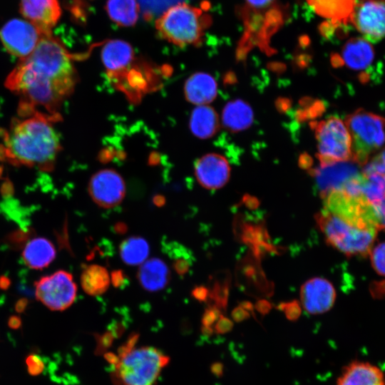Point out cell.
<instances>
[{
  "label": "cell",
  "mask_w": 385,
  "mask_h": 385,
  "mask_svg": "<svg viewBox=\"0 0 385 385\" xmlns=\"http://www.w3.org/2000/svg\"><path fill=\"white\" fill-rule=\"evenodd\" d=\"M76 82L69 53L50 34L43 36L34 50L20 59L6 86L21 96L22 115H31L40 106L51 115L73 92Z\"/></svg>",
  "instance_id": "obj_1"
},
{
  "label": "cell",
  "mask_w": 385,
  "mask_h": 385,
  "mask_svg": "<svg viewBox=\"0 0 385 385\" xmlns=\"http://www.w3.org/2000/svg\"><path fill=\"white\" fill-rule=\"evenodd\" d=\"M24 118L13 123L4 135L2 157L16 165L51 170L61 149L53 116L36 112Z\"/></svg>",
  "instance_id": "obj_2"
},
{
  "label": "cell",
  "mask_w": 385,
  "mask_h": 385,
  "mask_svg": "<svg viewBox=\"0 0 385 385\" xmlns=\"http://www.w3.org/2000/svg\"><path fill=\"white\" fill-rule=\"evenodd\" d=\"M137 339V334L131 335L117 356L106 355L113 366L111 378L115 385H154L169 362V357L156 348L135 347Z\"/></svg>",
  "instance_id": "obj_3"
},
{
  "label": "cell",
  "mask_w": 385,
  "mask_h": 385,
  "mask_svg": "<svg viewBox=\"0 0 385 385\" xmlns=\"http://www.w3.org/2000/svg\"><path fill=\"white\" fill-rule=\"evenodd\" d=\"M210 23L201 9L183 2L168 9L156 20L155 29L163 39L184 47L200 44Z\"/></svg>",
  "instance_id": "obj_4"
},
{
  "label": "cell",
  "mask_w": 385,
  "mask_h": 385,
  "mask_svg": "<svg viewBox=\"0 0 385 385\" xmlns=\"http://www.w3.org/2000/svg\"><path fill=\"white\" fill-rule=\"evenodd\" d=\"M326 242L346 256L370 253L377 232L356 226L324 209L314 216Z\"/></svg>",
  "instance_id": "obj_5"
},
{
  "label": "cell",
  "mask_w": 385,
  "mask_h": 385,
  "mask_svg": "<svg viewBox=\"0 0 385 385\" xmlns=\"http://www.w3.org/2000/svg\"><path fill=\"white\" fill-rule=\"evenodd\" d=\"M344 123L351 138V161L364 165L385 143V118L359 108Z\"/></svg>",
  "instance_id": "obj_6"
},
{
  "label": "cell",
  "mask_w": 385,
  "mask_h": 385,
  "mask_svg": "<svg viewBox=\"0 0 385 385\" xmlns=\"http://www.w3.org/2000/svg\"><path fill=\"white\" fill-rule=\"evenodd\" d=\"M320 166L351 161V138L345 123L331 116L312 126Z\"/></svg>",
  "instance_id": "obj_7"
},
{
  "label": "cell",
  "mask_w": 385,
  "mask_h": 385,
  "mask_svg": "<svg viewBox=\"0 0 385 385\" xmlns=\"http://www.w3.org/2000/svg\"><path fill=\"white\" fill-rule=\"evenodd\" d=\"M36 297L52 311L68 308L76 297L77 286L71 273L58 270L35 283Z\"/></svg>",
  "instance_id": "obj_8"
},
{
  "label": "cell",
  "mask_w": 385,
  "mask_h": 385,
  "mask_svg": "<svg viewBox=\"0 0 385 385\" xmlns=\"http://www.w3.org/2000/svg\"><path fill=\"white\" fill-rule=\"evenodd\" d=\"M43 36L36 26L26 19H11L0 29V40L5 49L20 59L34 50Z\"/></svg>",
  "instance_id": "obj_9"
},
{
  "label": "cell",
  "mask_w": 385,
  "mask_h": 385,
  "mask_svg": "<svg viewBox=\"0 0 385 385\" xmlns=\"http://www.w3.org/2000/svg\"><path fill=\"white\" fill-rule=\"evenodd\" d=\"M356 29L369 42L385 37V0H356L351 14Z\"/></svg>",
  "instance_id": "obj_10"
},
{
  "label": "cell",
  "mask_w": 385,
  "mask_h": 385,
  "mask_svg": "<svg viewBox=\"0 0 385 385\" xmlns=\"http://www.w3.org/2000/svg\"><path fill=\"white\" fill-rule=\"evenodd\" d=\"M92 200L103 208L114 207L121 203L125 195L122 176L113 169H103L93 174L88 183Z\"/></svg>",
  "instance_id": "obj_11"
},
{
  "label": "cell",
  "mask_w": 385,
  "mask_h": 385,
  "mask_svg": "<svg viewBox=\"0 0 385 385\" xmlns=\"http://www.w3.org/2000/svg\"><path fill=\"white\" fill-rule=\"evenodd\" d=\"M300 302L303 309L311 314L328 312L336 299V291L332 284L323 277H313L301 287Z\"/></svg>",
  "instance_id": "obj_12"
},
{
  "label": "cell",
  "mask_w": 385,
  "mask_h": 385,
  "mask_svg": "<svg viewBox=\"0 0 385 385\" xmlns=\"http://www.w3.org/2000/svg\"><path fill=\"white\" fill-rule=\"evenodd\" d=\"M195 175L201 186L207 190H217L225 186L230 176L227 160L217 153H208L195 163Z\"/></svg>",
  "instance_id": "obj_13"
},
{
  "label": "cell",
  "mask_w": 385,
  "mask_h": 385,
  "mask_svg": "<svg viewBox=\"0 0 385 385\" xmlns=\"http://www.w3.org/2000/svg\"><path fill=\"white\" fill-rule=\"evenodd\" d=\"M20 12L43 35H50L61 17V9L58 0H20Z\"/></svg>",
  "instance_id": "obj_14"
},
{
  "label": "cell",
  "mask_w": 385,
  "mask_h": 385,
  "mask_svg": "<svg viewBox=\"0 0 385 385\" xmlns=\"http://www.w3.org/2000/svg\"><path fill=\"white\" fill-rule=\"evenodd\" d=\"M361 173L354 162L346 161L320 166L313 170L321 189V195L332 190L342 188L346 181Z\"/></svg>",
  "instance_id": "obj_15"
},
{
  "label": "cell",
  "mask_w": 385,
  "mask_h": 385,
  "mask_svg": "<svg viewBox=\"0 0 385 385\" xmlns=\"http://www.w3.org/2000/svg\"><path fill=\"white\" fill-rule=\"evenodd\" d=\"M184 94L186 100L192 104L207 105L217 96V81L207 73L196 72L186 80Z\"/></svg>",
  "instance_id": "obj_16"
},
{
  "label": "cell",
  "mask_w": 385,
  "mask_h": 385,
  "mask_svg": "<svg viewBox=\"0 0 385 385\" xmlns=\"http://www.w3.org/2000/svg\"><path fill=\"white\" fill-rule=\"evenodd\" d=\"M337 385H385V379L377 366L354 361L344 367Z\"/></svg>",
  "instance_id": "obj_17"
},
{
  "label": "cell",
  "mask_w": 385,
  "mask_h": 385,
  "mask_svg": "<svg viewBox=\"0 0 385 385\" xmlns=\"http://www.w3.org/2000/svg\"><path fill=\"white\" fill-rule=\"evenodd\" d=\"M339 57L342 66L346 65L354 71H365L371 67L374 60V51L365 38H353L343 46Z\"/></svg>",
  "instance_id": "obj_18"
},
{
  "label": "cell",
  "mask_w": 385,
  "mask_h": 385,
  "mask_svg": "<svg viewBox=\"0 0 385 385\" xmlns=\"http://www.w3.org/2000/svg\"><path fill=\"white\" fill-rule=\"evenodd\" d=\"M134 58L133 49L130 43L120 39L106 43L101 50V59L109 74L114 76L124 71Z\"/></svg>",
  "instance_id": "obj_19"
},
{
  "label": "cell",
  "mask_w": 385,
  "mask_h": 385,
  "mask_svg": "<svg viewBox=\"0 0 385 385\" xmlns=\"http://www.w3.org/2000/svg\"><path fill=\"white\" fill-rule=\"evenodd\" d=\"M138 280L141 287L150 292L163 289L170 279V270L162 260L154 257L145 260L138 269Z\"/></svg>",
  "instance_id": "obj_20"
},
{
  "label": "cell",
  "mask_w": 385,
  "mask_h": 385,
  "mask_svg": "<svg viewBox=\"0 0 385 385\" xmlns=\"http://www.w3.org/2000/svg\"><path fill=\"white\" fill-rule=\"evenodd\" d=\"M254 120L253 111L246 101L236 99L229 101L222 114L223 126L230 132L237 133L249 128Z\"/></svg>",
  "instance_id": "obj_21"
},
{
  "label": "cell",
  "mask_w": 385,
  "mask_h": 385,
  "mask_svg": "<svg viewBox=\"0 0 385 385\" xmlns=\"http://www.w3.org/2000/svg\"><path fill=\"white\" fill-rule=\"evenodd\" d=\"M189 127L197 138H210L219 130L218 115L214 108L207 105L197 106L190 115Z\"/></svg>",
  "instance_id": "obj_22"
},
{
  "label": "cell",
  "mask_w": 385,
  "mask_h": 385,
  "mask_svg": "<svg viewBox=\"0 0 385 385\" xmlns=\"http://www.w3.org/2000/svg\"><path fill=\"white\" fill-rule=\"evenodd\" d=\"M56 255V249L51 241L44 237H36L26 245L22 257L27 266L41 270L49 265Z\"/></svg>",
  "instance_id": "obj_23"
},
{
  "label": "cell",
  "mask_w": 385,
  "mask_h": 385,
  "mask_svg": "<svg viewBox=\"0 0 385 385\" xmlns=\"http://www.w3.org/2000/svg\"><path fill=\"white\" fill-rule=\"evenodd\" d=\"M106 10L115 24L131 26L138 20L140 6L137 0H107Z\"/></svg>",
  "instance_id": "obj_24"
},
{
  "label": "cell",
  "mask_w": 385,
  "mask_h": 385,
  "mask_svg": "<svg viewBox=\"0 0 385 385\" xmlns=\"http://www.w3.org/2000/svg\"><path fill=\"white\" fill-rule=\"evenodd\" d=\"M110 283L111 277L108 270L98 265L86 266L81 275V284L83 291L91 296L105 293Z\"/></svg>",
  "instance_id": "obj_25"
},
{
  "label": "cell",
  "mask_w": 385,
  "mask_h": 385,
  "mask_svg": "<svg viewBox=\"0 0 385 385\" xmlns=\"http://www.w3.org/2000/svg\"><path fill=\"white\" fill-rule=\"evenodd\" d=\"M120 256L128 265H138L147 259L150 247L143 237L133 236L124 240L120 245Z\"/></svg>",
  "instance_id": "obj_26"
},
{
  "label": "cell",
  "mask_w": 385,
  "mask_h": 385,
  "mask_svg": "<svg viewBox=\"0 0 385 385\" xmlns=\"http://www.w3.org/2000/svg\"><path fill=\"white\" fill-rule=\"evenodd\" d=\"M317 13L332 20L346 19L351 16L355 0H308Z\"/></svg>",
  "instance_id": "obj_27"
},
{
  "label": "cell",
  "mask_w": 385,
  "mask_h": 385,
  "mask_svg": "<svg viewBox=\"0 0 385 385\" xmlns=\"http://www.w3.org/2000/svg\"><path fill=\"white\" fill-rule=\"evenodd\" d=\"M371 265L375 271L385 277V242H381L370 251Z\"/></svg>",
  "instance_id": "obj_28"
},
{
  "label": "cell",
  "mask_w": 385,
  "mask_h": 385,
  "mask_svg": "<svg viewBox=\"0 0 385 385\" xmlns=\"http://www.w3.org/2000/svg\"><path fill=\"white\" fill-rule=\"evenodd\" d=\"M277 309L283 312L286 318L292 322L297 321L302 313V307L297 300L282 302Z\"/></svg>",
  "instance_id": "obj_29"
},
{
  "label": "cell",
  "mask_w": 385,
  "mask_h": 385,
  "mask_svg": "<svg viewBox=\"0 0 385 385\" xmlns=\"http://www.w3.org/2000/svg\"><path fill=\"white\" fill-rule=\"evenodd\" d=\"M26 364L29 374L34 376L42 374L46 369V364L43 359L34 353L27 356L26 358Z\"/></svg>",
  "instance_id": "obj_30"
},
{
  "label": "cell",
  "mask_w": 385,
  "mask_h": 385,
  "mask_svg": "<svg viewBox=\"0 0 385 385\" xmlns=\"http://www.w3.org/2000/svg\"><path fill=\"white\" fill-rule=\"evenodd\" d=\"M221 314V310L213 304L207 307L202 317V327L213 329L212 326Z\"/></svg>",
  "instance_id": "obj_31"
},
{
  "label": "cell",
  "mask_w": 385,
  "mask_h": 385,
  "mask_svg": "<svg viewBox=\"0 0 385 385\" xmlns=\"http://www.w3.org/2000/svg\"><path fill=\"white\" fill-rule=\"evenodd\" d=\"M233 326V322L230 319L221 314L214 324L213 329L217 334H224L230 332Z\"/></svg>",
  "instance_id": "obj_32"
},
{
  "label": "cell",
  "mask_w": 385,
  "mask_h": 385,
  "mask_svg": "<svg viewBox=\"0 0 385 385\" xmlns=\"http://www.w3.org/2000/svg\"><path fill=\"white\" fill-rule=\"evenodd\" d=\"M111 282L115 288H125L128 284V279L123 270H115L111 272Z\"/></svg>",
  "instance_id": "obj_33"
},
{
  "label": "cell",
  "mask_w": 385,
  "mask_h": 385,
  "mask_svg": "<svg viewBox=\"0 0 385 385\" xmlns=\"http://www.w3.org/2000/svg\"><path fill=\"white\" fill-rule=\"evenodd\" d=\"M274 0H245L246 9L252 11H265L271 6Z\"/></svg>",
  "instance_id": "obj_34"
},
{
  "label": "cell",
  "mask_w": 385,
  "mask_h": 385,
  "mask_svg": "<svg viewBox=\"0 0 385 385\" xmlns=\"http://www.w3.org/2000/svg\"><path fill=\"white\" fill-rule=\"evenodd\" d=\"M192 296L200 302H205L209 297L210 290L205 286L195 287L192 290Z\"/></svg>",
  "instance_id": "obj_35"
},
{
  "label": "cell",
  "mask_w": 385,
  "mask_h": 385,
  "mask_svg": "<svg viewBox=\"0 0 385 385\" xmlns=\"http://www.w3.org/2000/svg\"><path fill=\"white\" fill-rule=\"evenodd\" d=\"M231 316L234 322H241L250 317V314L241 306L236 307L232 312Z\"/></svg>",
  "instance_id": "obj_36"
},
{
  "label": "cell",
  "mask_w": 385,
  "mask_h": 385,
  "mask_svg": "<svg viewBox=\"0 0 385 385\" xmlns=\"http://www.w3.org/2000/svg\"><path fill=\"white\" fill-rule=\"evenodd\" d=\"M271 308V304L266 299H260L255 304V309L262 315L268 314Z\"/></svg>",
  "instance_id": "obj_37"
},
{
  "label": "cell",
  "mask_w": 385,
  "mask_h": 385,
  "mask_svg": "<svg viewBox=\"0 0 385 385\" xmlns=\"http://www.w3.org/2000/svg\"><path fill=\"white\" fill-rule=\"evenodd\" d=\"M7 324L12 329H18L21 326V319L19 316L12 315L9 318Z\"/></svg>",
  "instance_id": "obj_38"
},
{
  "label": "cell",
  "mask_w": 385,
  "mask_h": 385,
  "mask_svg": "<svg viewBox=\"0 0 385 385\" xmlns=\"http://www.w3.org/2000/svg\"><path fill=\"white\" fill-rule=\"evenodd\" d=\"M29 301L26 298H21L19 299L15 304L16 312L18 313L24 312L27 307Z\"/></svg>",
  "instance_id": "obj_39"
},
{
  "label": "cell",
  "mask_w": 385,
  "mask_h": 385,
  "mask_svg": "<svg viewBox=\"0 0 385 385\" xmlns=\"http://www.w3.org/2000/svg\"><path fill=\"white\" fill-rule=\"evenodd\" d=\"M245 205L250 208L257 207L258 205V200L257 198L251 196H245L243 198Z\"/></svg>",
  "instance_id": "obj_40"
},
{
  "label": "cell",
  "mask_w": 385,
  "mask_h": 385,
  "mask_svg": "<svg viewBox=\"0 0 385 385\" xmlns=\"http://www.w3.org/2000/svg\"><path fill=\"white\" fill-rule=\"evenodd\" d=\"M113 229L115 233L119 235H123L127 232L128 227L125 223L119 222L114 225Z\"/></svg>",
  "instance_id": "obj_41"
},
{
  "label": "cell",
  "mask_w": 385,
  "mask_h": 385,
  "mask_svg": "<svg viewBox=\"0 0 385 385\" xmlns=\"http://www.w3.org/2000/svg\"><path fill=\"white\" fill-rule=\"evenodd\" d=\"M212 374L217 376H221L223 374V365L220 362L214 363L211 366Z\"/></svg>",
  "instance_id": "obj_42"
},
{
  "label": "cell",
  "mask_w": 385,
  "mask_h": 385,
  "mask_svg": "<svg viewBox=\"0 0 385 385\" xmlns=\"http://www.w3.org/2000/svg\"><path fill=\"white\" fill-rule=\"evenodd\" d=\"M153 204L157 207H162L165 204V199L163 196L158 195L153 197Z\"/></svg>",
  "instance_id": "obj_43"
},
{
  "label": "cell",
  "mask_w": 385,
  "mask_h": 385,
  "mask_svg": "<svg viewBox=\"0 0 385 385\" xmlns=\"http://www.w3.org/2000/svg\"><path fill=\"white\" fill-rule=\"evenodd\" d=\"M11 284L10 279L6 277H0V288L3 289H7Z\"/></svg>",
  "instance_id": "obj_44"
},
{
  "label": "cell",
  "mask_w": 385,
  "mask_h": 385,
  "mask_svg": "<svg viewBox=\"0 0 385 385\" xmlns=\"http://www.w3.org/2000/svg\"><path fill=\"white\" fill-rule=\"evenodd\" d=\"M240 306L246 309L247 312L251 311L253 313V305L249 302H242Z\"/></svg>",
  "instance_id": "obj_45"
},
{
  "label": "cell",
  "mask_w": 385,
  "mask_h": 385,
  "mask_svg": "<svg viewBox=\"0 0 385 385\" xmlns=\"http://www.w3.org/2000/svg\"><path fill=\"white\" fill-rule=\"evenodd\" d=\"M376 157L385 165V148H384Z\"/></svg>",
  "instance_id": "obj_46"
},
{
  "label": "cell",
  "mask_w": 385,
  "mask_h": 385,
  "mask_svg": "<svg viewBox=\"0 0 385 385\" xmlns=\"http://www.w3.org/2000/svg\"><path fill=\"white\" fill-rule=\"evenodd\" d=\"M384 229H385V226L384 227Z\"/></svg>",
  "instance_id": "obj_47"
}]
</instances>
